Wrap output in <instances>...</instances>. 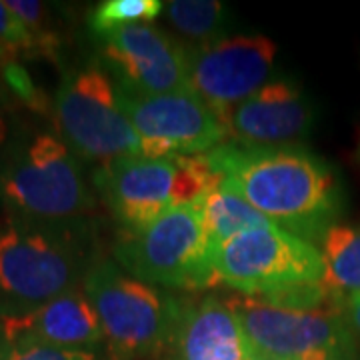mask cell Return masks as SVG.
<instances>
[{"label":"cell","instance_id":"1","mask_svg":"<svg viewBox=\"0 0 360 360\" xmlns=\"http://www.w3.org/2000/svg\"><path fill=\"white\" fill-rule=\"evenodd\" d=\"M219 179L278 229L319 246L338 224L342 191L335 170L302 146L250 148L224 142L202 155Z\"/></svg>","mask_w":360,"mask_h":360},{"label":"cell","instance_id":"2","mask_svg":"<svg viewBox=\"0 0 360 360\" xmlns=\"http://www.w3.org/2000/svg\"><path fill=\"white\" fill-rule=\"evenodd\" d=\"M94 258L86 224L54 226L6 212L0 222V316H25L82 286Z\"/></svg>","mask_w":360,"mask_h":360},{"label":"cell","instance_id":"3","mask_svg":"<svg viewBox=\"0 0 360 360\" xmlns=\"http://www.w3.org/2000/svg\"><path fill=\"white\" fill-rule=\"evenodd\" d=\"M210 262L214 281L238 295L295 309L335 304L324 286L319 246L276 224L250 229L222 243L210 252Z\"/></svg>","mask_w":360,"mask_h":360},{"label":"cell","instance_id":"4","mask_svg":"<svg viewBox=\"0 0 360 360\" xmlns=\"http://www.w3.org/2000/svg\"><path fill=\"white\" fill-rule=\"evenodd\" d=\"M4 212L54 226H82L94 206L78 158L60 136L37 132L14 141L0 162Z\"/></svg>","mask_w":360,"mask_h":360},{"label":"cell","instance_id":"5","mask_svg":"<svg viewBox=\"0 0 360 360\" xmlns=\"http://www.w3.org/2000/svg\"><path fill=\"white\" fill-rule=\"evenodd\" d=\"M82 290L103 326L112 360H158L167 350L182 298L130 276L115 258L96 257Z\"/></svg>","mask_w":360,"mask_h":360},{"label":"cell","instance_id":"6","mask_svg":"<svg viewBox=\"0 0 360 360\" xmlns=\"http://www.w3.org/2000/svg\"><path fill=\"white\" fill-rule=\"evenodd\" d=\"M219 180L205 156H122L94 170V186L120 231L202 200Z\"/></svg>","mask_w":360,"mask_h":360},{"label":"cell","instance_id":"7","mask_svg":"<svg viewBox=\"0 0 360 360\" xmlns=\"http://www.w3.org/2000/svg\"><path fill=\"white\" fill-rule=\"evenodd\" d=\"M115 260L142 283L168 290H202L214 284L202 200L170 208L139 229L120 231Z\"/></svg>","mask_w":360,"mask_h":360},{"label":"cell","instance_id":"8","mask_svg":"<svg viewBox=\"0 0 360 360\" xmlns=\"http://www.w3.org/2000/svg\"><path fill=\"white\" fill-rule=\"evenodd\" d=\"M54 124L60 141L82 160L110 162L148 155L122 108L120 90L101 65L66 72L54 96Z\"/></svg>","mask_w":360,"mask_h":360},{"label":"cell","instance_id":"9","mask_svg":"<svg viewBox=\"0 0 360 360\" xmlns=\"http://www.w3.org/2000/svg\"><path fill=\"white\" fill-rule=\"evenodd\" d=\"M226 300L257 360H360L356 338L335 304L295 309L245 295Z\"/></svg>","mask_w":360,"mask_h":360},{"label":"cell","instance_id":"10","mask_svg":"<svg viewBox=\"0 0 360 360\" xmlns=\"http://www.w3.org/2000/svg\"><path fill=\"white\" fill-rule=\"evenodd\" d=\"M120 101L148 156H202L229 141L222 116L191 89L165 94L120 90Z\"/></svg>","mask_w":360,"mask_h":360},{"label":"cell","instance_id":"11","mask_svg":"<svg viewBox=\"0 0 360 360\" xmlns=\"http://www.w3.org/2000/svg\"><path fill=\"white\" fill-rule=\"evenodd\" d=\"M274 63L276 44L266 37H226L188 51V89L224 118L269 84L274 78Z\"/></svg>","mask_w":360,"mask_h":360},{"label":"cell","instance_id":"12","mask_svg":"<svg viewBox=\"0 0 360 360\" xmlns=\"http://www.w3.org/2000/svg\"><path fill=\"white\" fill-rule=\"evenodd\" d=\"M101 66L118 89L132 94L188 89V49L150 22L101 37Z\"/></svg>","mask_w":360,"mask_h":360},{"label":"cell","instance_id":"13","mask_svg":"<svg viewBox=\"0 0 360 360\" xmlns=\"http://www.w3.org/2000/svg\"><path fill=\"white\" fill-rule=\"evenodd\" d=\"M222 120L234 144L250 148L298 146L314 124V108L290 78H272Z\"/></svg>","mask_w":360,"mask_h":360},{"label":"cell","instance_id":"14","mask_svg":"<svg viewBox=\"0 0 360 360\" xmlns=\"http://www.w3.org/2000/svg\"><path fill=\"white\" fill-rule=\"evenodd\" d=\"M158 360H257L226 298H182L167 350Z\"/></svg>","mask_w":360,"mask_h":360},{"label":"cell","instance_id":"15","mask_svg":"<svg viewBox=\"0 0 360 360\" xmlns=\"http://www.w3.org/2000/svg\"><path fill=\"white\" fill-rule=\"evenodd\" d=\"M6 336H30L44 345L96 354L106 347L98 316L77 286L18 319H2Z\"/></svg>","mask_w":360,"mask_h":360},{"label":"cell","instance_id":"16","mask_svg":"<svg viewBox=\"0 0 360 360\" xmlns=\"http://www.w3.org/2000/svg\"><path fill=\"white\" fill-rule=\"evenodd\" d=\"M324 262V286L340 309L360 295V226L335 224L319 243Z\"/></svg>","mask_w":360,"mask_h":360},{"label":"cell","instance_id":"17","mask_svg":"<svg viewBox=\"0 0 360 360\" xmlns=\"http://www.w3.org/2000/svg\"><path fill=\"white\" fill-rule=\"evenodd\" d=\"M202 212L210 252L243 232L272 224L262 212H258L255 206L246 202L240 194L234 193L222 180L202 196Z\"/></svg>","mask_w":360,"mask_h":360},{"label":"cell","instance_id":"18","mask_svg":"<svg viewBox=\"0 0 360 360\" xmlns=\"http://www.w3.org/2000/svg\"><path fill=\"white\" fill-rule=\"evenodd\" d=\"M162 14L188 51L210 46L229 32V11L217 0H172L165 4Z\"/></svg>","mask_w":360,"mask_h":360},{"label":"cell","instance_id":"19","mask_svg":"<svg viewBox=\"0 0 360 360\" xmlns=\"http://www.w3.org/2000/svg\"><path fill=\"white\" fill-rule=\"evenodd\" d=\"M165 11L160 0H104L92 13L89 25L92 32L101 39L124 26L150 22Z\"/></svg>","mask_w":360,"mask_h":360},{"label":"cell","instance_id":"20","mask_svg":"<svg viewBox=\"0 0 360 360\" xmlns=\"http://www.w3.org/2000/svg\"><path fill=\"white\" fill-rule=\"evenodd\" d=\"M0 360H96V354L51 347L30 336H6Z\"/></svg>","mask_w":360,"mask_h":360},{"label":"cell","instance_id":"21","mask_svg":"<svg viewBox=\"0 0 360 360\" xmlns=\"http://www.w3.org/2000/svg\"><path fill=\"white\" fill-rule=\"evenodd\" d=\"M20 54H40L34 39L13 14L6 2H0V60Z\"/></svg>","mask_w":360,"mask_h":360},{"label":"cell","instance_id":"22","mask_svg":"<svg viewBox=\"0 0 360 360\" xmlns=\"http://www.w3.org/2000/svg\"><path fill=\"white\" fill-rule=\"evenodd\" d=\"M340 312L347 321L348 328L352 330V335L360 338V295L348 298L347 302L340 307Z\"/></svg>","mask_w":360,"mask_h":360},{"label":"cell","instance_id":"23","mask_svg":"<svg viewBox=\"0 0 360 360\" xmlns=\"http://www.w3.org/2000/svg\"><path fill=\"white\" fill-rule=\"evenodd\" d=\"M4 134H6V127H4V118L0 115V144L4 141Z\"/></svg>","mask_w":360,"mask_h":360},{"label":"cell","instance_id":"24","mask_svg":"<svg viewBox=\"0 0 360 360\" xmlns=\"http://www.w3.org/2000/svg\"><path fill=\"white\" fill-rule=\"evenodd\" d=\"M4 338H6V335H4V321H2V316H0V347H2V342H4Z\"/></svg>","mask_w":360,"mask_h":360},{"label":"cell","instance_id":"25","mask_svg":"<svg viewBox=\"0 0 360 360\" xmlns=\"http://www.w3.org/2000/svg\"><path fill=\"white\" fill-rule=\"evenodd\" d=\"M356 155H359V160H360V144H359V150H356Z\"/></svg>","mask_w":360,"mask_h":360}]
</instances>
